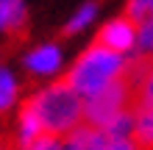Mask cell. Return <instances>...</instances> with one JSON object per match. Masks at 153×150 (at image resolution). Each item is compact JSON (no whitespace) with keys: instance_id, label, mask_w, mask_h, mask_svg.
I'll list each match as a JSON object with an SVG mask.
<instances>
[{"instance_id":"6da1fadb","label":"cell","mask_w":153,"mask_h":150,"mask_svg":"<svg viewBox=\"0 0 153 150\" xmlns=\"http://www.w3.org/2000/svg\"><path fill=\"white\" fill-rule=\"evenodd\" d=\"M125 72H128V64H125L123 53H114L103 45L86 47L78 56V61L73 64V69L67 72V83L81 95V98H92V95H100L103 89L120 83Z\"/></svg>"},{"instance_id":"7a4b0ae2","label":"cell","mask_w":153,"mask_h":150,"mask_svg":"<svg viewBox=\"0 0 153 150\" xmlns=\"http://www.w3.org/2000/svg\"><path fill=\"white\" fill-rule=\"evenodd\" d=\"M31 103L39 111L45 131L53 136L73 134L75 128H81V120H86V103L67 81L36 92L31 98Z\"/></svg>"},{"instance_id":"3957f363","label":"cell","mask_w":153,"mask_h":150,"mask_svg":"<svg viewBox=\"0 0 153 150\" xmlns=\"http://www.w3.org/2000/svg\"><path fill=\"white\" fill-rule=\"evenodd\" d=\"M128 83L120 81L109 86V89H103L100 95H92V98H86V125H95V128H106L114 117H120L125 111V106H128Z\"/></svg>"},{"instance_id":"277c9868","label":"cell","mask_w":153,"mask_h":150,"mask_svg":"<svg viewBox=\"0 0 153 150\" xmlns=\"http://www.w3.org/2000/svg\"><path fill=\"white\" fill-rule=\"evenodd\" d=\"M97 45L109 47L114 53H123L128 56L131 50L139 47V25L131 20V17H120V20L106 22L100 33H97Z\"/></svg>"},{"instance_id":"5b68a950","label":"cell","mask_w":153,"mask_h":150,"mask_svg":"<svg viewBox=\"0 0 153 150\" xmlns=\"http://www.w3.org/2000/svg\"><path fill=\"white\" fill-rule=\"evenodd\" d=\"M45 134H48V131H45V125H42L39 111L33 109V103L28 100V103L22 106V111H20V122H17V142H20L22 150H28Z\"/></svg>"},{"instance_id":"8992f818","label":"cell","mask_w":153,"mask_h":150,"mask_svg":"<svg viewBox=\"0 0 153 150\" xmlns=\"http://www.w3.org/2000/svg\"><path fill=\"white\" fill-rule=\"evenodd\" d=\"M25 67L33 75H53L61 67V50L56 45H39L25 56Z\"/></svg>"},{"instance_id":"52a82bcc","label":"cell","mask_w":153,"mask_h":150,"mask_svg":"<svg viewBox=\"0 0 153 150\" xmlns=\"http://www.w3.org/2000/svg\"><path fill=\"white\" fill-rule=\"evenodd\" d=\"M25 25V0H0V31L20 33Z\"/></svg>"},{"instance_id":"ba28073f","label":"cell","mask_w":153,"mask_h":150,"mask_svg":"<svg viewBox=\"0 0 153 150\" xmlns=\"http://www.w3.org/2000/svg\"><path fill=\"white\" fill-rule=\"evenodd\" d=\"M134 139H137L142 147H153V106H145V109H139Z\"/></svg>"},{"instance_id":"9c48e42d","label":"cell","mask_w":153,"mask_h":150,"mask_svg":"<svg viewBox=\"0 0 153 150\" xmlns=\"http://www.w3.org/2000/svg\"><path fill=\"white\" fill-rule=\"evenodd\" d=\"M64 150H95V125H81L67 134Z\"/></svg>"},{"instance_id":"30bf717a","label":"cell","mask_w":153,"mask_h":150,"mask_svg":"<svg viewBox=\"0 0 153 150\" xmlns=\"http://www.w3.org/2000/svg\"><path fill=\"white\" fill-rule=\"evenodd\" d=\"M103 131H106L109 136H114V139H134V131H137V117L128 114V111H123L120 117H114Z\"/></svg>"},{"instance_id":"8fae6325","label":"cell","mask_w":153,"mask_h":150,"mask_svg":"<svg viewBox=\"0 0 153 150\" xmlns=\"http://www.w3.org/2000/svg\"><path fill=\"white\" fill-rule=\"evenodd\" d=\"M142 145L134 139H114L103 128H95V150H139Z\"/></svg>"},{"instance_id":"7c38bea8","label":"cell","mask_w":153,"mask_h":150,"mask_svg":"<svg viewBox=\"0 0 153 150\" xmlns=\"http://www.w3.org/2000/svg\"><path fill=\"white\" fill-rule=\"evenodd\" d=\"M17 100V81L6 67H0V111L11 109Z\"/></svg>"},{"instance_id":"4fadbf2b","label":"cell","mask_w":153,"mask_h":150,"mask_svg":"<svg viewBox=\"0 0 153 150\" xmlns=\"http://www.w3.org/2000/svg\"><path fill=\"white\" fill-rule=\"evenodd\" d=\"M95 17H97V6H95V3H84L73 17H70V22H67V33H81L89 22L95 20Z\"/></svg>"},{"instance_id":"5bb4252c","label":"cell","mask_w":153,"mask_h":150,"mask_svg":"<svg viewBox=\"0 0 153 150\" xmlns=\"http://www.w3.org/2000/svg\"><path fill=\"white\" fill-rule=\"evenodd\" d=\"M139 103H142V109H145V106H153V67L139 81Z\"/></svg>"},{"instance_id":"9a60e30c","label":"cell","mask_w":153,"mask_h":150,"mask_svg":"<svg viewBox=\"0 0 153 150\" xmlns=\"http://www.w3.org/2000/svg\"><path fill=\"white\" fill-rule=\"evenodd\" d=\"M139 50L153 56V20L139 22Z\"/></svg>"},{"instance_id":"2e32d148","label":"cell","mask_w":153,"mask_h":150,"mask_svg":"<svg viewBox=\"0 0 153 150\" xmlns=\"http://www.w3.org/2000/svg\"><path fill=\"white\" fill-rule=\"evenodd\" d=\"M28 150H64V142H61L59 136H53V134H45V136H39Z\"/></svg>"},{"instance_id":"e0dca14e","label":"cell","mask_w":153,"mask_h":150,"mask_svg":"<svg viewBox=\"0 0 153 150\" xmlns=\"http://www.w3.org/2000/svg\"><path fill=\"white\" fill-rule=\"evenodd\" d=\"M0 150H6V147H0Z\"/></svg>"}]
</instances>
